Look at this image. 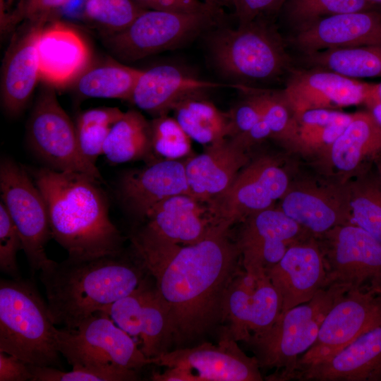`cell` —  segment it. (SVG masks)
<instances>
[{"instance_id": "6da1fadb", "label": "cell", "mask_w": 381, "mask_h": 381, "mask_svg": "<svg viewBox=\"0 0 381 381\" xmlns=\"http://www.w3.org/2000/svg\"><path fill=\"white\" fill-rule=\"evenodd\" d=\"M229 230L214 226L189 245L130 237L168 308L174 343L191 341L223 322L227 291L241 271V253Z\"/></svg>"}, {"instance_id": "7a4b0ae2", "label": "cell", "mask_w": 381, "mask_h": 381, "mask_svg": "<svg viewBox=\"0 0 381 381\" xmlns=\"http://www.w3.org/2000/svg\"><path fill=\"white\" fill-rule=\"evenodd\" d=\"M27 171L45 200L52 236L68 258H90L123 251V237L109 218L99 181L83 173L44 166Z\"/></svg>"}, {"instance_id": "3957f363", "label": "cell", "mask_w": 381, "mask_h": 381, "mask_svg": "<svg viewBox=\"0 0 381 381\" xmlns=\"http://www.w3.org/2000/svg\"><path fill=\"white\" fill-rule=\"evenodd\" d=\"M99 257L68 258L41 270L40 280L54 325L76 327L91 315L133 291L147 276L134 251Z\"/></svg>"}, {"instance_id": "277c9868", "label": "cell", "mask_w": 381, "mask_h": 381, "mask_svg": "<svg viewBox=\"0 0 381 381\" xmlns=\"http://www.w3.org/2000/svg\"><path fill=\"white\" fill-rule=\"evenodd\" d=\"M56 328L34 284L0 281V351L35 366L58 365Z\"/></svg>"}, {"instance_id": "5b68a950", "label": "cell", "mask_w": 381, "mask_h": 381, "mask_svg": "<svg viewBox=\"0 0 381 381\" xmlns=\"http://www.w3.org/2000/svg\"><path fill=\"white\" fill-rule=\"evenodd\" d=\"M209 47L218 72L237 85L275 80L289 66L282 39L270 20L218 29L211 35Z\"/></svg>"}, {"instance_id": "8992f818", "label": "cell", "mask_w": 381, "mask_h": 381, "mask_svg": "<svg viewBox=\"0 0 381 381\" xmlns=\"http://www.w3.org/2000/svg\"><path fill=\"white\" fill-rule=\"evenodd\" d=\"M349 290L338 284L321 289L310 301L282 312L269 330L246 342L260 368L277 370L269 380H291L300 355L313 346L325 316Z\"/></svg>"}, {"instance_id": "52a82bcc", "label": "cell", "mask_w": 381, "mask_h": 381, "mask_svg": "<svg viewBox=\"0 0 381 381\" xmlns=\"http://www.w3.org/2000/svg\"><path fill=\"white\" fill-rule=\"evenodd\" d=\"M221 13L146 9L125 30L104 35L105 43L121 60L135 61L193 40L214 25Z\"/></svg>"}, {"instance_id": "ba28073f", "label": "cell", "mask_w": 381, "mask_h": 381, "mask_svg": "<svg viewBox=\"0 0 381 381\" xmlns=\"http://www.w3.org/2000/svg\"><path fill=\"white\" fill-rule=\"evenodd\" d=\"M99 312L76 327L56 330L60 353L73 367L121 368L137 370L150 361L128 333Z\"/></svg>"}, {"instance_id": "9c48e42d", "label": "cell", "mask_w": 381, "mask_h": 381, "mask_svg": "<svg viewBox=\"0 0 381 381\" xmlns=\"http://www.w3.org/2000/svg\"><path fill=\"white\" fill-rule=\"evenodd\" d=\"M150 364L167 368L154 373L155 381H261L258 359L250 357L237 341L224 332L217 344L202 343L179 349L150 360Z\"/></svg>"}, {"instance_id": "30bf717a", "label": "cell", "mask_w": 381, "mask_h": 381, "mask_svg": "<svg viewBox=\"0 0 381 381\" xmlns=\"http://www.w3.org/2000/svg\"><path fill=\"white\" fill-rule=\"evenodd\" d=\"M291 181L276 157L263 155L251 159L231 185L207 203L213 226L230 229L253 214L274 207Z\"/></svg>"}, {"instance_id": "8fae6325", "label": "cell", "mask_w": 381, "mask_h": 381, "mask_svg": "<svg viewBox=\"0 0 381 381\" xmlns=\"http://www.w3.org/2000/svg\"><path fill=\"white\" fill-rule=\"evenodd\" d=\"M47 86L39 94L28 122L27 140L32 152L44 167L83 173L102 182L96 165L81 153L74 123L59 104L55 89Z\"/></svg>"}, {"instance_id": "7c38bea8", "label": "cell", "mask_w": 381, "mask_h": 381, "mask_svg": "<svg viewBox=\"0 0 381 381\" xmlns=\"http://www.w3.org/2000/svg\"><path fill=\"white\" fill-rule=\"evenodd\" d=\"M1 202L16 226L23 250L32 272L42 270L53 260L45 247L52 238L45 200L25 169L11 158L0 162Z\"/></svg>"}, {"instance_id": "4fadbf2b", "label": "cell", "mask_w": 381, "mask_h": 381, "mask_svg": "<svg viewBox=\"0 0 381 381\" xmlns=\"http://www.w3.org/2000/svg\"><path fill=\"white\" fill-rule=\"evenodd\" d=\"M322 253L326 287L364 289L381 279V242L358 226H337L315 236Z\"/></svg>"}, {"instance_id": "5bb4252c", "label": "cell", "mask_w": 381, "mask_h": 381, "mask_svg": "<svg viewBox=\"0 0 381 381\" xmlns=\"http://www.w3.org/2000/svg\"><path fill=\"white\" fill-rule=\"evenodd\" d=\"M380 324L381 300L366 288L347 291L325 316L315 341L298 358L297 369L329 359Z\"/></svg>"}, {"instance_id": "9a60e30c", "label": "cell", "mask_w": 381, "mask_h": 381, "mask_svg": "<svg viewBox=\"0 0 381 381\" xmlns=\"http://www.w3.org/2000/svg\"><path fill=\"white\" fill-rule=\"evenodd\" d=\"M148 277L101 312L130 336L138 337L140 349L150 361L169 351L174 337L168 308Z\"/></svg>"}, {"instance_id": "2e32d148", "label": "cell", "mask_w": 381, "mask_h": 381, "mask_svg": "<svg viewBox=\"0 0 381 381\" xmlns=\"http://www.w3.org/2000/svg\"><path fill=\"white\" fill-rule=\"evenodd\" d=\"M282 310L281 297L267 274L255 277L245 270L231 282L224 301V332L248 342L269 330Z\"/></svg>"}, {"instance_id": "e0dca14e", "label": "cell", "mask_w": 381, "mask_h": 381, "mask_svg": "<svg viewBox=\"0 0 381 381\" xmlns=\"http://www.w3.org/2000/svg\"><path fill=\"white\" fill-rule=\"evenodd\" d=\"M278 208L315 237L351 223L346 182L334 179L291 180Z\"/></svg>"}, {"instance_id": "ac0fdd59", "label": "cell", "mask_w": 381, "mask_h": 381, "mask_svg": "<svg viewBox=\"0 0 381 381\" xmlns=\"http://www.w3.org/2000/svg\"><path fill=\"white\" fill-rule=\"evenodd\" d=\"M241 223L236 242L244 270L255 277L275 265L291 245L313 236L278 207L253 214Z\"/></svg>"}, {"instance_id": "d6986e66", "label": "cell", "mask_w": 381, "mask_h": 381, "mask_svg": "<svg viewBox=\"0 0 381 381\" xmlns=\"http://www.w3.org/2000/svg\"><path fill=\"white\" fill-rule=\"evenodd\" d=\"M179 194L190 193L185 162L178 160H157L141 169L126 170L119 176L115 188L118 202L134 225L159 202Z\"/></svg>"}, {"instance_id": "ffe728a7", "label": "cell", "mask_w": 381, "mask_h": 381, "mask_svg": "<svg viewBox=\"0 0 381 381\" xmlns=\"http://www.w3.org/2000/svg\"><path fill=\"white\" fill-rule=\"evenodd\" d=\"M372 83H361L334 71L313 68L294 71L279 91L295 116L312 109L365 104Z\"/></svg>"}, {"instance_id": "44dd1931", "label": "cell", "mask_w": 381, "mask_h": 381, "mask_svg": "<svg viewBox=\"0 0 381 381\" xmlns=\"http://www.w3.org/2000/svg\"><path fill=\"white\" fill-rule=\"evenodd\" d=\"M40 80L54 89L73 85L91 65L90 48L71 25L52 20L42 26L37 39Z\"/></svg>"}, {"instance_id": "7402d4cb", "label": "cell", "mask_w": 381, "mask_h": 381, "mask_svg": "<svg viewBox=\"0 0 381 381\" xmlns=\"http://www.w3.org/2000/svg\"><path fill=\"white\" fill-rule=\"evenodd\" d=\"M203 203L188 194L168 198L134 225L131 234L179 245L199 242L214 227L207 205Z\"/></svg>"}, {"instance_id": "603a6c76", "label": "cell", "mask_w": 381, "mask_h": 381, "mask_svg": "<svg viewBox=\"0 0 381 381\" xmlns=\"http://www.w3.org/2000/svg\"><path fill=\"white\" fill-rule=\"evenodd\" d=\"M266 274L281 297L282 312L310 301L326 287V268L316 238L310 236L291 245Z\"/></svg>"}, {"instance_id": "cb8c5ba5", "label": "cell", "mask_w": 381, "mask_h": 381, "mask_svg": "<svg viewBox=\"0 0 381 381\" xmlns=\"http://www.w3.org/2000/svg\"><path fill=\"white\" fill-rule=\"evenodd\" d=\"M223 87L236 88L234 84L205 80L179 66L162 64L143 70L130 102L156 117L167 114L188 98Z\"/></svg>"}, {"instance_id": "d4e9b609", "label": "cell", "mask_w": 381, "mask_h": 381, "mask_svg": "<svg viewBox=\"0 0 381 381\" xmlns=\"http://www.w3.org/2000/svg\"><path fill=\"white\" fill-rule=\"evenodd\" d=\"M292 43L305 54L381 44V14L370 10L329 16L296 31Z\"/></svg>"}, {"instance_id": "484cf974", "label": "cell", "mask_w": 381, "mask_h": 381, "mask_svg": "<svg viewBox=\"0 0 381 381\" xmlns=\"http://www.w3.org/2000/svg\"><path fill=\"white\" fill-rule=\"evenodd\" d=\"M236 138L205 146V151L185 162L190 195L208 203L224 192L251 158Z\"/></svg>"}, {"instance_id": "4316f807", "label": "cell", "mask_w": 381, "mask_h": 381, "mask_svg": "<svg viewBox=\"0 0 381 381\" xmlns=\"http://www.w3.org/2000/svg\"><path fill=\"white\" fill-rule=\"evenodd\" d=\"M292 379L381 380V324L362 334L329 359L298 368Z\"/></svg>"}, {"instance_id": "83f0119b", "label": "cell", "mask_w": 381, "mask_h": 381, "mask_svg": "<svg viewBox=\"0 0 381 381\" xmlns=\"http://www.w3.org/2000/svg\"><path fill=\"white\" fill-rule=\"evenodd\" d=\"M44 25L25 23V28L13 38L4 57L1 100L5 112L11 117L24 111L40 80L37 39Z\"/></svg>"}, {"instance_id": "f1b7e54d", "label": "cell", "mask_w": 381, "mask_h": 381, "mask_svg": "<svg viewBox=\"0 0 381 381\" xmlns=\"http://www.w3.org/2000/svg\"><path fill=\"white\" fill-rule=\"evenodd\" d=\"M381 156V126L369 111L353 114L343 133L324 157L332 176L346 181Z\"/></svg>"}, {"instance_id": "f546056e", "label": "cell", "mask_w": 381, "mask_h": 381, "mask_svg": "<svg viewBox=\"0 0 381 381\" xmlns=\"http://www.w3.org/2000/svg\"><path fill=\"white\" fill-rule=\"evenodd\" d=\"M103 155L112 164L140 159L155 160L152 149L150 121L131 109L112 126L103 146Z\"/></svg>"}, {"instance_id": "4dcf8cb0", "label": "cell", "mask_w": 381, "mask_h": 381, "mask_svg": "<svg viewBox=\"0 0 381 381\" xmlns=\"http://www.w3.org/2000/svg\"><path fill=\"white\" fill-rule=\"evenodd\" d=\"M173 111L182 128L198 143L207 146L231 137L229 113L221 111L203 95L181 102Z\"/></svg>"}, {"instance_id": "1f68e13d", "label": "cell", "mask_w": 381, "mask_h": 381, "mask_svg": "<svg viewBox=\"0 0 381 381\" xmlns=\"http://www.w3.org/2000/svg\"><path fill=\"white\" fill-rule=\"evenodd\" d=\"M143 70L116 61L90 65L74 83L76 92L91 98L131 101Z\"/></svg>"}, {"instance_id": "d6a6232c", "label": "cell", "mask_w": 381, "mask_h": 381, "mask_svg": "<svg viewBox=\"0 0 381 381\" xmlns=\"http://www.w3.org/2000/svg\"><path fill=\"white\" fill-rule=\"evenodd\" d=\"M345 182L351 223L381 242V175L374 162Z\"/></svg>"}, {"instance_id": "836d02e7", "label": "cell", "mask_w": 381, "mask_h": 381, "mask_svg": "<svg viewBox=\"0 0 381 381\" xmlns=\"http://www.w3.org/2000/svg\"><path fill=\"white\" fill-rule=\"evenodd\" d=\"M304 59L313 68L351 78L381 77V44L318 51L306 54Z\"/></svg>"}, {"instance_id": "e575fe53", "label": "cell", "mask_w": 381, "mask_h": 381, "mask_svg": "<svg viewBox=\"0 0 381 381\" xmlns=\"http://www.w3.org/2000/svg\"><path fill=\"white\" fill-rule=\"evenodd\" d=\"M117 107H98L82 111L74 123L76 138L83 155L95 164L103 155V146L112 126L123 114Z\"/></svg>"}, {"instance_id": "d590c367", "label": "cell", "mask_w": 381, "mask_h": 381, "mask_svg": "<svg viewBox=\"0 0 381 381\" xmlns=\"http://www.w3.org/2000/svg\"><path fill=\"white\" fill-rule=\"evenodd\" d=\"M244 92L250 93L258 104L262 118L271 131V138L296 149L298 139V125L294 113L280 92L243 86Z\"/></svg>"}, {"instance_id": "8d00e7d4", "label": "cell", "mask_w": 381, "mask_h": 381, "mask_svg": "<svg viewBox=\"0 0 381 381\" xmlns=\"http://www.w3.org/2000/svg\"><path fill=\"white\" fill-rule=\"evenodd\" d=\"M373 5L368 0H285L283 6L288 21L298 31L321 18L370 11Z\"/></svg>"}, {"instance_id": "74e56055", "label": "cell", "mask_w": 381, "mask_h": 381, "mask_svg": "<svg viewBox=\"0 0 381 381\" xmlns=\"http://www.w3.org/2000/svg\"><path fill=\"white\" fill-rule=\"evenodd\" d=\"M146 9L134 0H86L83 16L107 35L125 30Z\"/></svg>"}, {"instance_id": "f35d334b", "label": "cell", "mask_w": 381, "mask_h": 381, "mask_svg": "<svg viewBox=\"0 0 381 381\" xmlns=\"http://www.w3.org/2000/svg\"><path fill=\"white\" fill-rule=\"evenodd\" d=\"M150 124L154 157L177 160L190 155L191 138L175 118L167 114L158 116L150 121Z\"/></svg>"}, {"instance_id": "ab89813d", "label": "cell", "mask_w": 381, "mask_h": 381, "mask_svg": "<svg viewBox=\"0 0 381 381\" xmlns=\"http://www.w3.org/2000/svg\"><path fill=\"white\" fill-rule=\"evenodd\" d=\"M32 381H130L137 380L136 370L121 368L73 367L63 371L54 367L30 365Z\"/></svg>"}, {"instance_id": "60d3db41", "label": "cell", "mask_w": 381, "mask_h": 381, "mask_svg": "<svg viewBox=\"0 0 381 381\" xmlns=\"http://www.w3.org/2000/svg\"><path fill=\"white\" fill-rule=\"evenodd\" d=\"M23 243L4 205L0 202V270L12 279H20L16 255Z\"/></svg>"}, {"instance_id": "b9f144b4", "label": "cell", "mask_w": 381, "mask_h": 381, "mask_svg": "<svg viewBox=\"0 0 381 381\" xmlns=\"http://www.w3.org/2000/svg\"><path fill=\"white\" fill-rule=\"evenodd\" d=\"M71 0H19L11 11L8 30L21 21L30 24H45Z\"/></svg>"}, {"instance_id": "7bdbcfd3", "label": "cell", "mask_w": 381, "mask_h": 381, "mask_svg": "<svg viewBox=\"0 0 381 381\" xmlns=\"http://www.w3.org/2000/svg\"><path fill=\"white\" fill-rule=\"evenodd\" d=\"M346 126H330L299 130L296 150L324 158Z\"/></svg>"}, {"instance_id": "ee69618b", "label": "cell", "mask_w": 381, "mask_h": 381, "mask_svg": "<svg viewBox=\"0 0 381 381\" xmlns=\"http://www.w3.org/2000/svg\"><path fill=\"white\" fill-rule=\"evenodd\" d=\"M285 0H233L238 24L257 20H270L282 7Z\"/></svg>"}, {"instance_id": "f6af8a7d", "label": "cell", "mask_w": 381, "mask_h": 381, "mask_svg": "<svg viewBox=\"0 0 381 381\" xmlns=\"http://www.w3.org/2000/svg\"><path fill=\"white\" fill-rule=\"evenodd\" d=\"M295 116L299 131L330 126H346L350 123L353 114L320 108L306 110Z\"/></svg>"}, {"instance_id": "bcb514c9", "label": "cell", "mask_w": 381, "mask_h": 381, "mask_svg": "<svg viewBox=\"0 0 381 381\" xmlns=\"http://www.w3.org/2000/svg\"><path fill=\"white\" fill-rule=\"evenodd\" d=\"M248 96L228 111L232 134L231 137L244 134L249 131L261 119V111L254 97Z\"/></svg>"}, {"instance_id": "7dc6e473", "label": "cell", "mask_w": 381, "mask_h": 381, "mask_svg": "<svg viewBox=\"0 0 381 381\" xmlns=\"http://www.w3.org/2000/svg\"><path fill=\"white\" fill-rule=\"evenodd\" d=\"M147 9L177 12L215 11L200 0H134Z\"/></svg>"}, {"instance_id": "c3c4849f", "label": "cell", "mask_w": 381, "mask_h": 381, "mask_svg": "<svg viewBox=\"0 0 381 381\" xmlns=\"http://www.w3.org/2000/svg\"><path fill=\"white\" fill-rule=\"evenodd\" d=\"M30 365L19 358L0 351V381L32 380Z\"/></svg>"}, {"instance_id": "681fc988", "label": "cell", "mask_w": 381, "mask_h": 381, "mask_svg": "<svg viewBox=\"0 0 381 381\" xmlns=\"http://www.w3.org/2000/svg\"><path fill=\"white\" fill-rule=\"evenodd\" d=\"M211 8L222 12L225 7H233V0H203Z\"/></svg>"}, {"instance_id": "f907efd6", "label": "cell", "mask_w": 381, "mask_h": 381, "mask_svg": "<svg viewBox=\"0 0 381 381\" xmlns=\"http://www.w3.org/2000/svg\"><path fill=\"white\" fill-rule=\"evenodd\" d=\"M381 102V83L377 84H372L369 97L365 102V105L371 103Z\"/></svg>"}, {"instance_id": "816d5d0a", "label": "cell", "mask_w": 381, "mask_h": 381, "mask_svg": "<svg viewBox=\"0 0 381 381\" xmlns=\"http://www.w3.org/2000/svg\"><path fill=\"white\" fill-rule=\"evenodd\" d=\"M367 107L377 123L381 126V102L371 103Z\"/></svg>"}, {"instance_id": "f5cc1de1", "label": "cell", "mask_w": 381, "mask_h": 381, "mask_svg": "<svg viewBox=\"0 0 381 381\" xmlns=\"http://www.w3.org/2000/svg\"><path fill=\"white\" fill-rule=\"evenodd\" d=\"M381 300V279L370 282L366 287Z\"/></svg>"}, {"instance_id": "db71d44e", "label": "cell", "mask_w": 381, "mask_h": 381, "mask_svg": "<svg viewBox=\"0 0 381 381\" xmlns=\"http://www.w3.org/2000/svg\"><path fill=\"white\" fill-rule=\"evenodd\" d=\"M374 164H375L377 171L381 175V156L375 159V161L374 162Z\"/></svg>"}, {"instance_id": "11a10c76", "label": "cell", "mask_w": 381, "mask_h": 381, "mask_svg": "<svg viewBox=\"0 0 381 381\" xmlns=\"http://www.w3.org/2000/svg\"><path fill=\"white\" fill-rule=\"evenodd\" d=\"M368 1L374 4H381V0H368Z\"/></svg>"}, {"instance_id": "9f6ffc18", "label": "cell", "mask_w": 381, "mask_h": 381, "mask_svg": "<svg viewBox=\"0 0 381 381\" xmlns=\"http://www.w3.org/2000/svg\"><path fill=\"white\" fill-rule=\"evenodd\" d=\"M15 1V0H11V1H12V4H13V1Z\"/></svg>"}]
</instances>
